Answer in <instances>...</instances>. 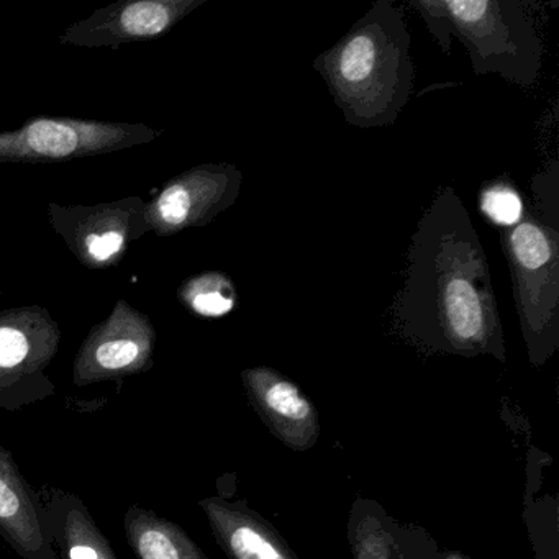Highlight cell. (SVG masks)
<instances>
[{
    "mask_svg": "<svg viewBox=\"0 0 559 559\" xmlns=\"http://www.w3.org/2000/svg\"><path fill=\"white\" fill-rule=\"evenodd\" d=\"M394 319L405 338L428 352L507 361L486 253L450 186L435 195L412 237Z\"/></svg>",
    "mask_w": 559,
    "mask_h": 559,
    "instance_id": "obj_1",
    "label": "cell"
},
{
    "mask_svg": "<svg viewBox=\"0 0 559 559\" xmlns=\"http://www.w3.org/2000/svg\"><path fill=\"white\" fill-rule=\"evenodd\" d=\"M411 32L391 0H379L325 53L313 60L346 122L358 129L392 126L414 91Z\"/></svg>",
    "mask_w": 559,
    "mask_h": 559,
    "instance_id": "obj_2",
    "label": "cell"
},
{
    "mask_svg": "<svg viewBox=\"0 0 559 559\" xmlns=\"http://www.w3.org/2000/svg\"><path fill=\"white\" fill-rule=\"evenodd\" d=\"M428 32L444 55L454 38L466 48L476 76L499 74L516 86L538 83L543 41L519 0H417Z\"/></svg>",
    "mask_w": 559,
    "mask_h": 559,
    "instance_id": "obj_3",
    "label": "cell"
},
{
    "mask_svg": "<svg viewBox=\"0 0 559 559\" xmlns=\"http://www.w3.org/2000/svg\"><path fill=\"white\" fill-rule=\"evenodd\" d=\"M513 299L528 359L545 366L559 349V231L538 212L502 231Z\"/></svg>",
    "mask_w": 559,
    "mask_h": 559,
    "instance_id": "obj_4",
    "label": "cell"
},
{
    "mask_svg": "<svg viewBox=\"0 0 559 559\" xmlns=\"http://www.w3.org/2000/svg\"><path fill=\"white\" fill-rule=\"evenodd\" d=\"M241 378L254 412L281 443L296 453L316 447L319 411L296 382L267 366L247 369Z\"/></svg>",
    "mask_w": 559,
    "mask_h": 559,
    "instance_id": "obj_5",
    "label": "cell"
},
{
    "mask_svg": "<svg viewBox=\"0 0 559 559\" xmlns=\"http://www.w3.org/2000/svg\"><path fill=\"white\" fill-rule=\"evenodd\" d=\"M348 543L353 559H443L427 530L394 519L366 497H358L349 509Z\"/></svg>",
    "mask_w": 559,
    "mask_h": 559,
    "instance_id": "obj_6",
    "label": "cell"
},
{
    "mask_svg": "<svg viewBox=\"0 0 559 559\" xmlns=\"http://www.w3.org/2000/svg\"><path fill=\"white\" fill-rule=\"evenodd\" d=\"M215 532L231 559H299L286 539L247 503H209Z\"/></svg>",
    "mask_w": 559,
    "mask_h": 559,
    "instance_id": "obj_7",
    "label": "cell"
},
{
    "mask_svg": "<svg viewBox=\"0 0 559 559\" xmlns=\"http://www.w3.org/2000/svg\"><path fill=\"white\" fill-rule=\"evenodd\" d=\"M479 209L497 227H513L525 215L523 201L519 192L507 182H492L479 194Z\"/></svg>",
    "mask_w": 559,
    "mask_h": 559,
    "instance_id": "obj_8",
    "label": "cell"
},
{
    "mask_svg": "<svg viewBox=\"0 0 559 559\" xmlns=\"http://www.w3.org/2000/svg\"><path fill=\"white\" fill-rule=\"evenodd\" d=\"M28 146L40 155L63 158L78 146V135L73 129L53 120L35 122L27 132Z\"/></svg>",
    "mask_w": 559,
    "mask_h": 559,
    "instance_id": "obj_9",
    "label": "cell"
},
{
    "mask_svg": "<svg viewBox=\"0 0 559 559\" xmlns=\"http://www.w3.org/2000/svg\"><path fill=\"white\" fill-rule=\"evenodd\" d=\"M120 24L129 34L152 37L165 31L169 24V12L159 2H139L126 9Z\"/></svg>",
    "mask_w": 559,
    "mask_h": 559,
    "instance_id": "obj_10",
    "label": "cell"
},
{
    "mask_svg": "<svg viewBox=\"0 0 559 559\" xmlns=\"http://www.w3.org/2000/svg\"><path fill=\"white\" fill-rule=\"evenodd\" d=\"M207 290H199L192 297V307L201 316L222 317L235 309L237 297H235L234 284L224 276H214L209 281Z\"/></svg>",
    "mask_w": 559,
    "mask_h": 559,
    "instance_id": "obj_11",
    "label": "cell"
},
{
    "mask_svg": "<svg viewBox=\"0 0 559 559\" xmlns=\"http://www.w3.org/2000/svg\"><path fill=\"white\" fill-rule=\"evenodd\" d=\"M195 195L185 185L171 186L159 198L158 209L163 221L169 225H182L194 211Z\"/></svg>",
    "mask_w": 559,
    "mask_h": 559,
    "instance_id": "obj_12",
    "label": "cell"
},
{
    "mask_svg": "<svg viewBox=\"0 0 559 559\" xmlns=\"http://www.w3.org/2000/svg\"><path fill=\"white\" fill-rule=\"evenodd\" d=\"M143 559H181L182 552L166 533L150 530L143 533L139 543Z\"/></svg>",
    "mask_w": 559,
    "mask_h": 559,
    "instance_id": "obj_13",
    "label": "cell"
},
{
    "mask_svg": "<svg viewBox=\"0 0 559 559\" xmlns=\"http://www.w3.org/2000/svg\"><path fill=\"white\" fill-rule=\"evenodd\" d=\"M139 356V346L129 340H119V342L104 343L97 349V361L107 369H120L135 361Z\"/></svg>",
    "mask_w": 559,
    "mask_h": 559,
    "instance_id": "obj_14",
    "label": "cell"
},
{
    "mask_svg": "<svg viewBox=\"0 0 559 559\" xmlns=\"http://www.w3.org/2000/svg\"><path fill=\"white\" fill-rule=\"evenodd\" d=\"M28 355V342L24 333L14 329H0V366L12 368Z\"/></svg>",
    "mask_w": 559,
    "mask_h": 559,
    "instance_id": "obj_15",
    "label": "cell"
},
{
    "mask_svg": "<svg viewBox=\"0 0 559 559\" xmlns=\"http://www.w3.org/2000/svg\"><path fill=\"white\" fill-rule=\"evenodd\" d=\"M122 243V235L116 234V231H110V234L103 235V237L93 235V237H90V240H87L91 254H93L96 260H107V258L112 257L114 253L120 250Z\"/></svg>",
    "mask_w": 559,
    "mask_h": 559,
    "instance_id": "obj_16",
    "label": "cell"
},
{
    "mask_svg": "<svg viewBox=\"0 0 559 559\" xmlns=\"http://www.w3.org/2000/svg\"><path fill=\"white\" fill-rule=\"evenodd\" d=\"M19 506L21 502H19L17 493L0 479V519L14 516L19 512Z\"/></svg>",
    "mask_w": 559,
    "mask_h": 559,
    "instance_id": "obj_17",
    "label": "cell"
},
{
    "mask_svg": "<svg viewBox=\"0 0 559 559\" xmlns=\"http://www.w3.org/2000/svg\"><path fill=\"white\" fill-rule=\"evenodd\" d=\"M70 556L71 559H97V552L90 546H74Z\"/></svg>",
    "mask_w": 559,
    "mask_h": 559,
    "instance_id": "obj_18",
    "label": "cell"
},
{
    "mask_svg": "<svg viewBox=\"0 0 559 559\" xmlns=\"http://www.w3.org/2000/svg\"><path fill=\"white\" fill-rule=\"evenodd\" d=\"M443 559H471V558H469V556L464 555V552L453 551V549H450V551H443Z\"/></svg>",
    "mask_w": 559,
    "mask_h": 559,
    "instance_id": "obj_19",
    "label": "cell"
}]
</instances>
